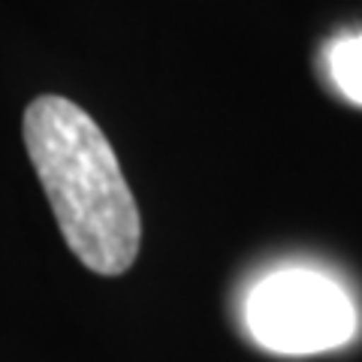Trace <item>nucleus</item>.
I'll return each mask as SVG.
<instances>
[{
    "mask_svg": "<svg viewBox=\"0 0 362 362\" xmlns=\"http://www.w3.org/2000/svg\"><path fill=\"white\" fill-rule=\"evenodd\" d=\"M25 145L64 242L97 275H124L139 257V206L115 148L82 106L42 94L25 109Z\"/></svg>",
    "mask_w": 362,
    "mask_h": 362,
    "instance_id": "f257e3e1",
    "label": "nucleus"
},
{
    "mask_svg": "<svg viewBox=\"0 0 362 362\" xmlns=\"http://www.w3.org/2000/svg\"><path fill=\"white\" fill-rule=\"evenodd\" d=\"M247 326L259 344L278 354H317L344 344L356 317L341 287L314 272H281L247 299Z\"/></svg>",
    "mask_w": 362,
    "mask_h": 362,
    "instance_id": "f03ea898",
    "label": "nucleus"
},
{
    "mask_svg": "<svg viewBox=\"0 0 362 362\" xmlns=\"http://www.w3.org/2000/svg\"><path fill=\"white\" fill-rule=\"evenodd\" d=\"M329 70L338 90L362 106V33L341 37L329 49Z\"/></svg>",
    "mask_w": 362,
    "mask_h": 362,
    "instance_id": "7ed1b4c3",
    "label": "nucleus"
}]
</instances>
